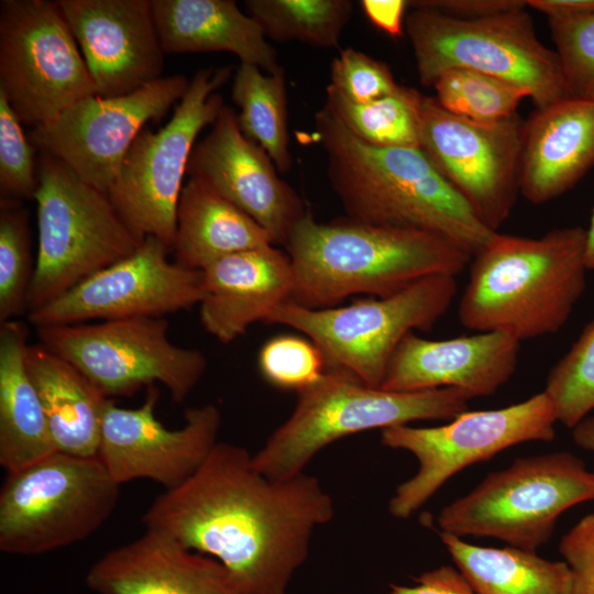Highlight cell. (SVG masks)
<instances>
[{
  "label": "cell",
  "instance_id": "cell-27",
  "mask_svg": "<svg viewBox=\"0 0 594 594\" xmlns=\"http://www.w3.org/2000/svg\"><path fill=\"white\" fill-rule=\"evenodd\" d=\"M28 326L0 323V464L7 473L57 452L26 370Z\"/></svg>",
  "mask_w": 594,
  "mask_h": 594
},
{
  "label": "cell",
  "instance_id": "cell-24",
  "mask_svg": "<svg viewBox=\"0 0 594 594\" xmlns=\"http://www.w3.org/2000/svg\"><path fill=\"white\" fill-rule=\"evenodd\" d=\"M594 165V100L569 98L524 124L519 191L532 204L556 199Z\"/></svg>",
  "mask_w": 594,
  "mask_h": 594
},
{
  "label": "cell",
  "instance_id": "cell-40",
  "mask_svg": "<svg viewBox=\"0 0 594 594\" xmlns=\"http://www.w3.org/2000/svg\"><path fill=\"white\" fill-rule=\"evenodd\" d=\"M559 551L570 570L572 594H594V513L562 536Z\"/></svg>",
  "mask_w": 594,
  "mask_h": 594
},
{
  "label": "cell",
  "instance_id": "cell-42",
  "mask_svg": "<svg viewBox=\"0 0 594 594\" xmlns=\"http://www.w3.org/2000/svg\"><path fill=\"white\" fill-rule=\"evenodd\" d=\"M415 585L391 584L386 594H477L458 568L442 565L424 572Z\"/></svg>",
  "mask_w": 594,
  "mask_h": 594
},
{
  "label": "cell",
  "instance_id": "cell-11",
  "mask_svg": "<svg viewBox=\"0 0 594 594\" xmlns=\"http://www.w3.org/2000/svg\"><path fill=\"white\" fill-rule=\"evenodd\" d=\"M232 67L199 69L157 132L143 129L129 148L108 197L140 240L155 237L174 250L183 178L199 132L213 124L224 106L218 89Z\"/></svg>",
  "mask_w": 594,
  "mask_h": 594
},
{
  "label": "cell",
  "instance_id": "cell-30",
  "mask_svg": "<svg viewBox=\"0 0 594 594\" xmlns=\"http://www.w3.org/2000/svg\"><path fill=\"white\" fill-rule=\"evenodd\" d=\"M231 97L240 108L241 131L266 151L279 172H287L292 156L283 68L263 74L257 66L241 63L233 77Z\"/></svg>",
  "mask_w": 594,
  "mask_h": 594
},
{
  "label": "cell",
  "instance_id": "cell-39",
  "mask_svg": "<svg viewBox=\"0 0 594 594\" xmlns=\"http://www.w3.org/2000/svg\"><path fill=\"white\" fill-rule=\"evenodd\" d=\"M330 79L329 85L359 103L395 94L402 87L386 64L352 47L341 50L332 61Z\"/></svg>",
  "mask_w": 594,
  "mask_h": 594
},
{
  "label": "cell",
  "instance_id": "cell-9",
  "mask_svg": "<svg viewBox=\"0 0 594 594\" xmlns=\"http://www.w3.org/2000/svg\"><path fill=\"white\" fill-rule=\"evenodd\" d=\"M452 275H432L388 297L349 306L310 309L292 300L274 307L264 322L289 327L307 336L327 366L381 387L396 348L414 330L429 331L457 295Z\"/></svg>",
  "mask_w": 594,
  "mask_h": 594
},
{
  "label": "cell",
  "instance_id": "cell-36",
  "mask_svg": "<svg viewBox=\"0 0 594 594\" xmlns=\"http://www.w3.org/2000/svg\"><path fill=\"white\" fill-rule=\"evenodd\" d=\"M21 121L0 91V191L1 198L34 199L37 190L35 148Z\"/></svg>",
  "mask_w": 594,
  "mask_h": 594
},
{
  "label": "cell",
  "instance_id": "cell-4",
  "mask_svg": "<svg viewBox=\"0 0 594 594\" xmlns=\"http://www.w3.org/2000/svg\"><path fill=\"white\" fill-rule=\"evenodd\" d=\"M586 230H551L540 238L495 232L472 255L461 295V324L502 332L518 342L557 333L586 285Z\"/></svg>",
  "mask_w": 594,
  "mask_h": 594
},
{
  "label": "cell",
  "instance_id": "cell-8",
  "mask_svg": "<svg viewBox=\"0 0 594 594\" xmlns=\"http://www.w3.org/2000/svg\"><path fill=\"white\" fill-rule=\"evenodd\" d=\"M594 502V472L575 454L559 451L517 458L490 473L438 515L440 532L494 538L536 551L552 536L569 508Z\"/></svg>",
  "mask_w": 594,
  "mask_h": 594
},
{
  "label": "cell",
  "instance_id": "cell-29",
  "mask_svg": "<svg viewBox=\"0 0 594 594\" xmlns=\"http://www.w3.org/2000/svg\"><path fill=\"white\" fill-rule=\"evenodd\" d=\"M442 543L477 594H572L564 561L514 547L490 548L439 532Z\"/></svg>",
  "mask_w": 594,
  "mask_h": 594
},
{
  "label": "cell",
  "instance_id": "cell-33",
  "mask_svg": "<svg viewBox=\"0 0 594 594\" xmlns=\"http://www.w3.org/2000/svg\"><path fill=\"white\" fill-rule=\"evenodd\" d=\"M436 99L449 112L477 122H496L517 113L526 89L480 72L452 68L432 86Z\"/></svg>",
  "mask_w": 594,
  "mask_h": 594
},
{
  "label": "cell",
  "instance_id": "cell-17",
  "mask_svg": "<svg viewBox=\"0 0 594 594\" xmlns=\"http://www.w3.org/2000/svg\"><path fill=\"white\" fill-rule=\"evenodd\" d=\"M172 250L147 237L129 256L97 272L58 298L29 312L36 327L90 320L164 318L198 305L202 272L170 262Z\"/></svg>",
  "mask_w": 594,
  "mask_h": 594
},
{
  "label": "cell",
  "instance_id": "cell-31",
  "mask_svg": "<svg viewBox=\"0 0 594 594\" xmlns=\"http://www.w3.org/2000/svg\"><path fill=\"white\" fill-rule=\"evenodd\" d=\"M326 105L360 140L377 147H420V106L424 95L402 86L398 91L359 103L331 85Z\"/></svg>",
  "mask_w": 594,
  "mask_h": 594
},
{
  "label": "cell",
  "instance_id": "cell-15",
  "mask_svg": "<svg viewBox=\"0 0 594 594\" xmlns=\"http://www.w3.org/2000/svg\"><path fill=\"white\" fill-rule=\"evenodd\" d=\"M525 121L518 113L477 122L422 97L420 147L492 231L509 217L519 191Z\"/></svg>",
  "mask_w": 594,
  "mask_h": 594
},
{
  "label": "cell",
  "instance_id": "cell-37",
  "mask_svg": "<svg viewBox=\"0 0 594 594\" xmlns=\"http://www.w3.org/2000/svg\"><path fill=\"white\" fill-rule=\"evenodd\" d=\"M549 25L570 97L594 100V13Z\"/></svg>",
  "mask_w": 594,
  "mask_h": 594
},
{
  "label": "cell",
  "instance_id": "cell-19",
  "mask_svg": "<svg viewBox=\"0 0 594 594\" xmlns=\"http://www.w3.org/2000/svg\"><path fill=\"white\" fill-rule=\"evenodd\" d=\"M209 133L195 144L187 174L235 205L285 245L309 212L301 198L275 170L266 151L240 129L238 114L223 106Z\"/></svg>",
  "mask_w": 594,
  "mask_h": 594
},
{
  "label": "cell",
  "instance_id": "cell-13",
  "mask_svg": "<svg viewBox=\"0 0 594 594\" xmlns=\"http://www.w3.org/2000/svg\"><path fill=\"white\" fill-rule=\"evenodd\" d=\"M556 422L551 400L541 392L504 408L466 410L437 427L382 429L383 446L408 451L418 461L415 475L396 487L389 513L407 519L461 470L519 443L554 440Z\"/></svg>",
  "mask_w": 594,
  "mask_h": 594
},
{
  "label": "cell",
  "instance_id": "cell-46",
  "mask_svg": "<svg viewBox=\"0 0 594 594\" xmlns=\"http://www.w3.org/2000/svg\"><path fill=\"white\" fill-rule=\"evenodd\" d=\"M586 266L594 270V210L591 218L590 228L586 230Z\"/></svg>",
  "mask_w": 594,
  "mask_h": 594
},
{
  "label": "cell",
  "instance_id": "cell-12",
  "mask_svg": "<svg viewBox=\"0 0 594 594\" xmlns=\"http://www.w3.org/2000/svg\"><path fill=\"white\" fill-rule=\"evenodd\" d=\"M40 343L62 356L108 398L162 384L183 403L207 370L205 354L174 344L166 318L36 327Z\"/></svg>",
  "mask_w": 594,
  "mask_h": 594
},
{
  "label": "cell",
  "instance_id": "cell-35",
  "mask_svg": "<svg viewBox=\"0 0 594 594\" xmlns=\"http://www.w3.org/2000/svg\"><path fill=\"white\" fill-rule=\"evenodd\" d=\"M557 421L573 428L594 410V320L587 323L570 350L546 380Z\"/></svg>",
  "mask_w": 594,
  "mask_h": 594
},
{
  "label": "cell",
  "instance_id": "cell-25",
  "mask_svg": "<svg viewBox=\"0 0 594 594\" xmlns=\"http://www.w3.org/2000/svg\"><path fill=\"white\" fill-rule=\"evenodd\" d=\"M165 54L229 52L267 74L282 67L258 23L232 0H152Z\"/></svg>",
  "mask_w": 594,
  "mask_h": 594
},
{
  "label": "cell",
  "instance_id": "cell-5",
  "mask_svg": "<svg viewBox=\"0 0 594 594\" xmlns=\"http://www.w3.org/2000/svg\"><path fill=\"white\" fill-rule=\"evenodd\" d=\"M470 399L452 387L386 391L327 366L317 382L297 392L295 409L252 455L253 465L266 477L287 480L341 438L417 420H451L469 410Z\"/></svg>",
  "mask_w": 594,
  "mask_h": 594
},
{
  "label": "cell",
  "instance_id": "cell-44",
  "mask_svg": "<svg viewBox=\"0 0 594 594\" xmlns=\"http://www.w3.org/2000/svg\"><path fill=\"white\" fill-rule=\"evenodd\" d=\"M527 6L548 20H569L594 13V0H527Z\"/></svg>",
  "mask_w": 594,
  "mask_h": 594
},
{
  "label": "cell",
  "instance_id": "cell-23",
  "mask_svg": "<svg viewBox=\"0 0 594 594\" xmlns=\"http://www.w3.org/2000/svg\"><path fill=\"white\" fill-rule=\"evenodd\" d=\"M202 272L200 321L209 334L230 343L292 299L294 273L286 252L274 244L224 256Z\"/></svg>",
  "mask_w": 594,
  "mask_h": 594
},
{
  "label": "cell",
  "instance_id": "cell-26",
  "mask_svg": "<svg viewBox=\"0 0 594 594\" xmlns=\"http://www.w3.org/2000/svg\"><path fill=\"white\" fill-rule=\"evenodd\" d=\"M25 364L56 450L97 455L102 416L110 398L72 363L41 343L29 344Z\"/></svg>",
  "mask_w": 594,
  "mask_h": 594
},
{
  "label": "cell",
  "instance_id": "cell-28",
  "mask_svg": "<svg viewBox=\"0 0 594 594\" xmlns=\"http://www.w3.org/2000/svg\"><path fill=\"white\" fill-rule=\"evenodd\" d=\"M274 244L253 218L200 179L189 177L177 206L175 261L195 270L230 254Z\"/></svg>",
  "mask_w": 594,
  "mask_h": 594
},
{
  "label": "cell",
  "instance_id": "cell-34",
  "mask_svg": "<svg viewBox=\"0 0 594 594\" xmlns=\"http://www.w3.org/2000/svg\"><path fill=\"white\" fill-rule=\"evenodd\" d=\"M35 271L29 212L20 200L0 199V323L28 310Z\"/></svg>",
  "mask_w": 594,
  "mask_h": 594
},
{
  "label": "cell",
  "instance_id": "cell-10",
  "mask_svg": "<svg viewBox=\"0 0 594 594\" xmlns=\"http://www.w3.org/2000/svg\"><path fill=\"white\" fill-rule=\"evenodd\" d=\"M120 486L97 455L57 451L7 473L0 490V550L35 556L86 539L114 510Z\"/></svg>",
  "mask_w": 594,
  "mask_h": 594
},
{
  "label": "cell",
  "instance_id": "cell-3",
  "mask_svg": "<svg viewBox=\"0 0 594 594\" xmlns=\"http://www.w3.org/2000/svg\"><path fill=\"white\" fill-rule=\"evenodd\" d=\"M294 273L292 301L336 307L346 297H388L432 275L461 274L472 254L425 231L339 219L318 222L308 212L284 245Z\"/></svg>",
  "mask_w": 594,
  "mask_h": 594
},
{
  "label": "cell",
  "instance_id": "cell-6",
  "mask_svg": "<svg viewBox=\"0 0 594 594\" xmlns=\"http://www.w3.org/2000/svg\"><path fill=\"white\" fill-rule=\"evenodd\" d=\"M37 252L28 312L132 254L140 241L107 194L59 160L37 158Z\"/></svg>",
  "mask_w": 594,
  "mask_h": 594
},
{
  "label": "cell",
  "instance_id": "cell-14",
  "mask_svg": "<svg viewBox=\"0 0 594 594\" xmlns=\"http://www.w3.org/2000/svg\"><path fill=\"white\" fill-rule=\"evenodd\" d=\"M0 91L31 128L97 95L57 1L0 2Z\"/></svg>",
  "mask_w": 594,
  "mask_h": 594
},
{
  "label": "cell",
  "instance_id": "cell-32",
  "mask_svg": "<svg viewBox=\"0 0 594 594\" xmlns=\"http://www.w3.org/2000/svg\"><path fill=\"white\" fill-rule=\"evenodd\" d=\"M244 6L266 37L322 48L339 46L353 9L348 0H246Z\"/></svg>",
  "mask_w": 594,
  "mask_h": 594
},
{
  "label": "cell",
  "instance_id": "cell-2",
  "mask_svg": "<svg viewBox=\"0 0 594 594\" xmlns=\"http://www.w3.org/2000/svg\"><path fill=\"white\" fill-rule=\"evenodd\" d=\"M327 174L349 219L443 237L472 255L495 233L421 147H377L354 135L324 103L315 113Z\"/></svg>",
  "mask_w": 594,
  "mask_h": 594
},
{
  "label": "cell",
  "instance_id": "cell-18",
  "mask_svg": "<svg viewBox=\"0 0 594 594\" xmlns=\"http://www.w3.org/2000/svg\"><path fill=\"white\" fill-rule=\"evenodd\" d=\"M158 388L150 386L138 408H122L110 398L105 407L97 457L119 485L139 479L176 488L191 477L218 443L221 425L213 404L188 408L178 429L156 417Z\"/></svg>",
  "mask_w": 594,
  "mask_h": 594
},
{
  "label": "cell",
  "instance_id": "cell-21",
  "mask_svg": "<svg viewBox=\"0 0 594 594\" xmlns=\"http://www.w3.org/2000/svg\"><path fill=\"white\" fill-rule=\"evenodd\" d=\"M519 343L502 332L429 340L409 332L387 365L381 388H458L471 398L495 394L516 371Z\"/></svg>",
  "mask_w": 594,
  "mask_h": 594
},
{
  "label": "cell",
  "instance_id": "cell-38",
  "mask_svg": "<svg viewBox=\"0 0 594 594\" xmlns=\"http://www.w3.org/2000/svg\"><path fill=\"white\" fill-rule=\"evenodd\" d=\"M258 365L273 385L296 392L317 382L327 369L320 350L305 339L280 336L261 349Z\"/></svg>",
  "mask_w": 594,
  "mask_h": 594
},
{
  "label": "cell",
  "instance_id": "cell-41",
  "mask_svg": "<svg viewBox=\"0 0 594 594\" xmlns=\"http://www.w3.org/2000/svg\"><path fill=\"white\" fill-rule=\"evenodd\" d=\"M527 0H421L408 8L435 11L454 19L479 20L526 9Z\"/></svg>",
  "mask_w": 594,
  "mask_h": 594
},
{
  "label": "cell",
  "instance_id": "cell-43",
  "mask_svg": "<svg viewBox=\"0 0 594 594\" xmlns=\"http://www.w3.org/2000/svg\"><path fill=\"white\" fill-rule=\"evenodd\" d=\"M361 7L369 21L391 37L403 35L408 1L405 0H362Z\"/></svg>",
  "mask_w": 594,
  "mask_h": 594
},
{
  "label": "cell",
  "instance_id": "cell-1",
  "mask_svg": "<svg viewBox=\"0 0 594 594\" xmlns=\"http://www.w3.org/2000/svg\"><path fill=\"white\" fill-rule=\"evenodd\" d=\"M333 516L317 477L272 480L244 447L218 442L191 477L153 501L142 522L218 560L246 594H286L315 529Z\"/></svg>",
  "mask_w": 594,
  "mask_h": 594
},
{
  "label": "cell",
  "instance_id": "cell-45",
  "mask_svg": "<svg viewBox=\"0 0 594 594\" xmlns=\"http://www.w3.org/2000/svg\"><path fill=\"white\" fill-rule=\"evenodd\" d=\"M572 438L580 448L594 452V414L588 415L572 428Z\"/></svg>",
  "mask_w": 594,
  "mask_h": 594
},
{
  "label": "cell",
  "instance_id": "cell-16",
  "mask_svg": "<svg viewBox=\"0 0 594 594\" xmlns=\"http://www.w3.org/2000/svg\"><path fill=\"white\" fill-rule=\"evenodd\" d=\"M188 85L184 75H173L129 95L89 96L32 128L29 140L40 154L59 160L108 195L138 134L148 121H160Z\"/></svg>",
  "mask_w": 594,
  "mask_h": 594
},
{
  "label": "cell",
  "instance_id": "cell-22",
  "mask_svg": "<svg viewBox=\"0 0 594 594\" xmlns=\"http://www.w3.org/2000/svg\"><path fill=\"white\" fill-rule=\"evenodd\" d=\"M86 584L96 594H246L218 560L146 529L94 562Z\"/></svg>",
  "mask_w": 594,
  "mask_h": 594
},
{
  "label": "cell",
  "instance_id": "cell-7",
  "mask_svg": "<svg viewBox=\"0 0 594 594\" xmlns=\"http://www.w3.org/2000/svg\"><path fill=\"white\" fill-rule=\"evenodd\" d=\"M405 31L422 86L432 87L448 69L463 68L522 87L536 109L571 98L556 51L540 42L526 9L479 20L413 9Z\"/></svg>",
  "mask_w": 594,
  "mask_h": 594
},
{
  "label": "cell",
  "instance_id": "cell-20",
  "mask_svg": "<svg viewBox=\"0 0 594 594\" xmlns=\"http://www.w3.org/2000/svg\"><path fill=\"white\" fill-rule=\"evenodd\" d=\"M103 98L132 94L162 78L164 51L152 0H58Z\"/></svg>",
  "mask_w": 594,
  "mask_h": 594
}]
</instances>
